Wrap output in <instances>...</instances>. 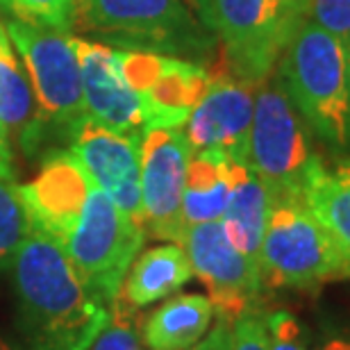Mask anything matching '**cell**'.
Returning a JSON list of instances; mask_svg holds the SVG:
<instances>
[{"mask_svg":"<svg viewBox=\"0 0 350 350\" xmlns=\"http://www.w3.org/2000/svg\"><path fill=\"white\" fill-rule=\"evenodd\" d=\"M21 323L34 350H89L109 307L94 296L57 239L32 226L12 262Z\"/></svg>","mask_w":350,"mask_h":350,"instance_id":"1","label":"cell"},{"mask_svg":"<svg viewBox=\"0 0 350 350\" xmlns=\"http://www.w3.org/2000/svg\"><path fill=\"white\" fill-rule=\"evenodd\" d=\"M275 78L310 132L332 155L350 152L348 44L303 18L291 34Z\"/></svg>","mask_w":350,"mask_h":350,"instance_id":"2","label":"cell"},{"mask_svg":"<svg viewBox=\"0 0 350 350\" xmlns=\"http://www.w3.org/2000/svg\"><path fill=\"white\" fill-rule=\"evenodd\" d=\"M68 30L202 66L221 59L216 34L185 0H75Z\"/></svg>","mask_w":350,"mask_h":350,"instance_id":"3","label":"cell"},{"mask_svg":"<svg viewBox=\"0 0 350 350\" xmlns=\"http://www.w3.org/2000/svg\"><path fill=\"white\" fill-rule=\"evenodd\" d=\"M260 275L269 289H317L350 278L337 246L300 196L271 198L260 250Z\"/></svg>","mask_w":350,"mask_h":350,"instance_id":"4","label":"cell"},{"mask_svg":"<svg viewBox=\"0 0 350 350\" xmlns=\"http://www.w3.org/2000/svg\"><path fill=\"white\" fill-rule=\"evenodd\" d=\"M248 164L262 178L271 198H303L307 180L323 166V159L314 150L310 128L275 75L255 87Z\"/></svg>","mask_w":350,"mask_h":350,"instance_id":"5","label":"cell"},{"mask_svg":"<svg viewBox=\"0 0 350 350\" xmlns=\"http://www.w3.org/2000/svg\"><path fill=\"white\" fill-rule=\"evenodd\" d=\"M303 18V0H214L223 68L253 87L262 85L275 73Z\"/></svg>","mask_w":350,"mask_h":350,"instance_id":"6","label":"cell"},{"mask_svg":"<svg viewBox=\"0 0 350 350\" xmlns=\"http://www.w3.org/2000/svg\"><path fill=\"white\" fill-rule=\"evenodd\" d=\"M5 30L32 85L46 132L62 130L73 137L87 118L82 68L73 34L14 18L7 21Z\"/></svg>","mask_w":350,"mask_h":350,"instance_id":"7","label":"cell"},{"mask_svg":"<svg viewBox=\"0 0 350 350\" xmlns=\"http://www.w3.org/2000/svg\"><path fill=\"white\" fill-rule=\"evenodd\" d=\"M144 241L146 230L94 185L64 248L91 293L111 307Z\"/></svg>","mask_w":350,"mask_h":350,"instance_id":"8","label":"cell"},{"mask_svg":"<svg viewBox=\"0 0 350 350\" xmlns=\"http://www.w3.org/2000/svg\"><path fill=\"white\" fill-rule=\"evenodd\" d=\"M180 246L189 257L191 273L207 286L219 317L234 321L241 314L257 310L264 286L260 266L234 248L221 221L189 226Z\"/></svg>","mask_w":350,"mask_h":350,"instance_id":"9","label":"cell"},{"mask_svg":"<svg viewBox=\"0 0 350 350\" xmlns=\"http://www.w3.org/2000/svg\"><path fill=\"white\" fill-rule=\"evenodd\" d=\"M142 155L144 230L152 239L182 243L187 232L182 219L187 166L193 150L182 128H150L139 144Z\"/></svg>","mask_w":350,"mask_h":350,"instance_id":"10","label":"cell"},{"mask_svg":"<svg viewBox=\"0 0 350 350\" xmlns=\"http://www.w3.org/2000/svg\"><path fill=\"white\" fill-rule=\"evenodd\" d=\"M255 87L221 71L182 125L193 152L216 150L237 162H248V139L253 125Z\"/></svg>","mask_w":350,"mask_h":350,"instance_id":"11","label":"cell"},{"mask_svg":"<svg viewBox=\"0 0 350 350\" xmlns=\"http://www.w3.org/2000/svg\"><path fill=\"white\" fill-rule=\"evenodd\" d=\"M139 144L142 139L121 135L85 118L71 137V152L85 166L91 182L144 228Z\"/></svg>","mask_w":350,"mask_h":350,"instance_id":"12","label":"cell"},{"mask_svg":"<svg viewBox=\"0 0 350 350\" xmlns=\"http://www.w3.org/2000/svg\"><path fill=\"white\" fill-rule=\"evenodd\" d=\"M73 41L82 68L87 118L103 128L142 139L150 128V105L125 85L116 66V48L82 37H73Z\"/></svg>","mask_w":350,"mask_h":350,"instance_id":"13","label":"cell"},{"mask_svg":"<svg viewBox=\"0 0 350 350\" xmlns=\"http://www.w3.org/2000/svg\"><path fill=\"white\" fill-rule=\"evenodd\" d=\"M91 187L89 173L71 150H53L34 180L18 187V196L32 226L64 246L78 228Z\"/></svg>","mask_w":350,"mask_h":350,"instance_id":"14","label":"cell"},{"mask_svg":"<svg viewBox=\"0 0 350 350\" xmlns=\"http://www.w3.org/2000/svg\"><path fill=\"white\" fill-rule=\"evenodd\" d=\"M271 196L262 178L250 169L248 162L232 159V191L223 214V228L228 239L248 260L260 266V250L269 216Z\"/></svg>","mask_w":350,"mask_h":350,"instance_id":"15","label":"cell"},{"mask_svg":"<svg viewBox=\"0 0 350 350\" xmlns=\"http://www.w3.org/2000/svg\"><path fill=\"white\" fill-rule=\"evenodd\" d=\"M0 121L25 155H34L46 137L32 85L23 64L12 53L10 37L0 41Z\"/></svg>","mask_w":350,"mask_h":350,"instance_id":"16","label":"cell"},{"mask_svg":"<svg viewBox=\"0 0 350 350\" xmlns=\"http://www.w3.org/2000/svg\"><path fill=\"white\" fill-rule=\"evenodd\" d=\"M191 264L180 243H164L137 255L123 280L121 296L132 307H146L171 296L191 280Z\"/></svg>","mask_w":350,"mask_h":350,"instance_id":"17","label":"cell"},{"mask_svg":"<svg viewBox=\"0 0 350 350\" xmlns=\"http://www.w3.org/2000/svg\"><path fill=\"white\" fill-rule=\"evenodd\" d=\"M214 314L212 300L198 293L169 298L144 319V344L148 350H189L209 332Z\"/></svg>","mask_w":350,"mask_h":350,"instance_id":"18","label":"cell"},{"mask_svg":"<svg viewBox=\"0 0 350 350\" xmlns=\"http://www.w3.org/2000/svg\"><path fill=\"white\" fill-rule=\"evenodd\" d=\"M232 191V159L216 150L193 152L187 166L182 219L185 226L221 221Z\"/></svg>","mask_w":350,"mask_h":350,"instance_id":"19","label":"cell"},{"mask_svg":"<svg viewBox=\"0 0 350 350\" xmlns=\"http://www.w3.org/2000/svg\"><path fill=\"white\" fill-rule=\"evenodd\" d=\"M209 82L212 73L207 66L173 57L159 80L144 94L150 105V128H182Z\"/></svg>","mask_w":350,"mask_h":350,"instance_id":"20","label":"cell"},{"mask_svg":"<svg viewBox=\"0 0 350 350\" xmlns=\"http://www.w3.org/2000/svg\"><path fill=\"white\" fill-rule=\"evenodd\" d=\"M303 200L350 271V162H341L334 171H327L325 164L314 171Z\"/></svg>","mask_w":350,"mask_h":350,"instance_id":"21","label":"cell"},{"mask_svg":"<svg viewBox=\"0 0 350 350\" xmlns=\"http://www.w3.org/2000/svg\"><path fill=\"white\" fill-rule=\"evenodd\" d=\"M32 230V221L21 202L18 187L0 180V271L12 269L14 255Z\"/></svg>","mask_w":350,"mask_h":350,"instance_id":"22","label":"cell"},{"mask_svg":"<svg viewBox=\"0 0 350 350\" xmlns=\"http://www.w3.org/2000/svg\"><path fill=\"white\" fill-rule=\"evenodd\" d=\"M144 319L139 307L128 305L118 296L109 307V321L91 344V350H148L144 348Z\"/></svg>","mask_w":350,"mask_h":350,"instance_id":"23","label":"cell"},{"mask_svg":"<svg viewBox=\"0 0 350 350\" xmlns=\"http://www.w3.org/2000/svg\"><path fill=\"white\" fill-rule=\"evenodd\" d=\"M171 55L152 53V51H137V48H116V66L121 71L125 85L137 94H146L159 75L166 71Z\"/></svg>","mask_w":350,"mask_h":350,"instance_id":"24","label":"cell"},{"mask_svg":"<svg viewBox=\"0 0 350 350\" xmlns=\"http://www.w3.org/2000/svg\"><path fill=\"white\" fill-rule=\"evenodd\" d=\"M73 3L75 0H0V10L14 21L71 32Z\"/></svg>","mask_w":350,"mask_h":350,"instance_id":"25","label":"cell"},{"mask_svg":"<svg viewBox=\"0 0 350 350\" xmlns=\"http://www.w3.org/2000/svg\"><path fill=\"white\" fill-rule=\"evenodd\" d=\"M269 350H310V334L298 317L286 310H275L264 317Z\"/></svg>","mask_w":350,"mask_h":350,"instance_id":"26","label":"cell"},{"mask_svg":"<svg viewBox=\"0 0 350 350\" xmlns=\"http://www.w3.org/2000/svg\"><path fill=\"white\" fill-rule=\"evenodd\" d=\"M303 16L350 44V0H303Z\"/></svg>","mask_w":350,"mask_h":350,"instance_id":"27","label":"cell"},{"mask_svg":"<svg viewBox=\"0 0 350 350\" xmlns=\"http://www.w3.org/2000/svg\"><path fill=\"white\" fill-rule=\"evenodd\" d=\"M230 350H269L264 314H260V310H250L232 321Z\"/></svg>","mask_w":350,"mask_h":350,"instance_id":"28","label":"cell"},{"mask_svg":"<svg viewBox=\"0 0 350 350\" xmlns=\"http://www.w3.org/2000/svg\"><path fill=\"white\" fill-rule=\"evenodd\" d=\"M230 339H232V321L219 317L214 330H209L198 344L189 350H230Z\"/></svg>","mask_w":350,"mask_h":350,"instance_id":"29","label":"cell"},{"mask_svg":"<svg viewBox=\"0 0 350 350\" xmlns=\"http://www.w3.org/2000/svg\"><path fill=\"white\" fill-rule=\"evenodd\" d=\"M314 350H350V332L327 325L321 330Z\"/></svg>","mask_w":350,"mask_h":350,"instance_id":"30","label":"cell"},{"mask_svg":"<svg viewBox=\"0 0 350 350\" xmlns=\"http://www.w3.org/2000/svg\"><path fill=\"white\" fill-rule=\"evenodd\" d=\"M0 180L14 185V155L10 146V135H7L3 121H0Z\"/></svg>","mask_w":350,"mask_h":350,"instance_id":"31","label":"cell"},{"mask_svg":"<svg viewBox=\"0 0 350 350\" xmlns=\"http://www.w3.org/2000/svg\"><path fill=\"white\" fill-rule=\"evenodd\" d=\"M202 23L214 32V0H185Z\"/></svg>","mask_w":350,"mask_h":350,"instance_id":"32","label":"cell"},{"mask_svg":"<svg viewBox=\"0 0 350 350\" xmlns=\"http://www.w3.org/2000/svg\"><path fill=\"white\" fill-rule=\"evenodd\" d=\"M0 350H34V348H18V346H14L7 339L0 337Z\"/></svg>","mask_w":350,"mask_h":350,"instance_id":"33","label":"cell"},{"mask_svg":"<svg viewBox=\"0 0 350 350\" xmlns=\"http://www.w3.org/2000/svg\"><path fill=\"white\" fill-rule=\"evenodd\" d=\"M7 37V30H5V25L3 23H0V41H3Z\"/></svg>","mask_w":350,"mask_h":350,"instance_id":"34","label":"cell"},{"mask_svg":"<svg viewBox=\"0 0 350 350\" xmlns=\"http://www.w3.org/2000/svg\"><path fill=\"white\" fill-rule=\"evenodd\" d=\"M348 71H350V44H348Z\"/></svg>","mask_w":350,"mask_h":350,"instance_id":"35","label":"cell"}]
</instances>
